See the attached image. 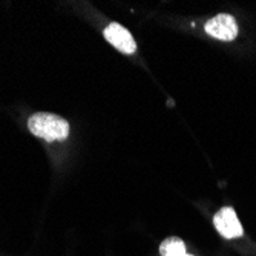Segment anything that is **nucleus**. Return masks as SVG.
Listing matches in <instances>:
<instances>
[{"mask_svg": "<svg viewBox=\"0 0 256 256\" xmlns=\"http://www.w3.org/2000/svg\"><path fill=\"white\" fill-rule=\"evenodd\" d=\"M28 129L32 135L46 142H62L69 135V123L60 115L51 112H36L28 120Z\"/></svg>", "mask_w": 256, "mask_h": 256, "instance_id": "1", "label": "nucleus"}, {"mask_svg": "<svg viewBox=\"0 0 256 256\" xmlns=\"http://www.w3.org/2000/svg\"><path fill=\"white\" fill-rule=\"evenodd\" d=\"M206 32L214 38L222 42H232L238 36V25L236 20L228 14H218L210 18L204 26Z\"/></svg>", "mask_w": 256, "mask_h": 256, "instance_id": "2", "label": "nucleus"}, {"mask_svg": "<svg viewBox=\"0 0 256 256\" xmlns=\"http://www.w3.org/2000/svg\"><path fill=\"white\" fill-rule=\"evenodd\" d=\"M104 38L114 46L115 50H118L123 54H135L136 51V43L132 37V34L120 23L114 22L104 28L103 31Z\"/></svg>", "mask_w": 256, "mask_h": 256, "instance_id": "3", "label": "nucleus"}, {"mask_svg": "<svg viewBox=\"0 0 256 256\" xmlns=\"http://www.w3.org/2000/svg\"><path fill=\"white\" fill-rule=\"evenodd\" d=\"M214 226L220 232V234L227 238V240H234L240 238L244 230L242 226L236 216V212L232 207H222L220 208V212L214 216Z\"/></svg>", "mask_w": 256, "mask_h": 256, "instance_id": "4", "label": "nucleus"}, {"mask_svg": "<svg viewBox=\"0 0 256 256\" xmlns=\"http://www.w3.org/2000/svg\"><path fill=\"white\" fill-rule=\"evenodd\" d=\"M186 253V244L182 240L176 236L166 238L160 244V254L161 256H184Z\"/></svg>", "mask_w": 256, "mask_h": 256, "instance_id": "5", "label": "nucleus"}, {"mask_svg": "<svg viewBox=\"0 0 256 256\" xmlns=\"http://www.w3.org/2000/svg\"><path fill=\"white\" fill-rule=\"evenodd\" d=\"M184 256H194V254H189V253H186Z\"/></svg>", "mask_w": 256, "mask_h": 256, "instance_id": "6", "label": "nucleus"}]
</instances>
